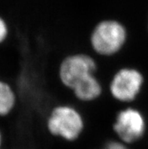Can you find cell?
<instances>
[{
	"mask_svg": "<svg viewBox=\"0 0 148 149\" xmlns=\"http://www.w3.org/2000/svg\"><path fill=\"white\" fill-rule=\"evenodd\" d=\"M129 30L124 23L107 17L98 21L89 36L92 54L100 58H110L118 55L127 45Z\"/></svg>",
	"mask_w": 148,
	"mask_h": 149,
	"instance_id": "1",
	"label": "cell"
},
{
	"mask_svg": "<svg viewBox=\"0 0 148 149\" xmlns=\"http://www.w3.org/2000/svg\"><path fill=\"white\" fill-rule=\"evenodd\" d=\"M45 128L54 138L74 142L85 129V119L78 104L59 103L51 108L45 117Z\"/></svg>",
	"mask_w": 148,
	"mask_h": 149,
	"instance_id": "2",
	"label": "cell"
},
{
	"mask_svg": "<svg viewBox=\"0 0 148 149\" xmlns=\"http://www.w3.org/2000/svg\"><path fill=\"white\" fill-rule=\"evenodd\" d=\"M146 85V76L139 68L122 66L111 76L107 92L122 105L133 104L142 94Z\"/></svg>",
	"mask_w": 148,
	"mask_h": 149,
	"instance_id": "3",
	"label": "cell"
},
{
	"mask_svg": "<svg viewBox=\"0 0 148 149\" xmlns=\"http://www.w3.org/2000/svg\"><path fill=\"white\" fill-rule=\"evenodd\" d=\"M148 130V119L145 113L135 104L122 105L113 123L116 138L129 146L145 138Z\"/></svg>",
	"mask_w": 148,
	"mask_h": 149,
	"instance_id": "4",
	"label": "cell"
},
{
	"mask_svg": "<svg viewBox=\"0 0 148 149\" xmlns=\"http://www.w3.org/2000/svg\"><path fill=\"white\" fill-rule=\"evenodd\" d=\"M98 58L88 52H78L67 55L60 61L58 77L65 88L71 90L76 84L91 74H97Z\"/></svg>",
	"mask_w": 148,
	"mask_h": 149,
	"instance_id": "5",
	"label": "cell"
},
{
	"mask_svg": "<svg viewBox=\"0 0 148 149\" xmlns=\"http://www.w3.org/2000/svg\"><path fill=\"white\" fill-rule=\"evenodd\" d=\"M106 90L103 81L94 74L76 84L70 91L77 104H88L99 99Z\"/></svg>",
	"mask_w": 148,
	"mask_h": 149,
	"instance_id": "6",
	"label": "cell"
},
{
	"mask_svg": "<svg viewBox=\"0 0 148 149\" xmlns=\"http://www.w3.org/2000/svg\"><path fill=\"white\" fill-rule=\"evenodd\" d=\"M17 102L18 96L14 86L7 80L0 79V118L11 115Z\"/></svg>",
	"mask_w": 148,
	"mask_h": 149,
	"instance_id": "7",
	"label": "cell"
},
{
	"mask_svg": "<svg viewBox=\"0 0 148 149\" xmlns=\"http://www.w3.org/2000/svg\"><path fill=\"white\" fill-rule=\"evenodd\" d=\"M11 33L9 23L8 22L7 19L0 15V46L6 43L8 39L9 38Z\"/></svg>",
	"mask_w": 148,
	"mask_h": 149,
	"instance_id": "8",
	"label": "cell"
},
{
	"mask_svg": "<svg viewBox=\"0 0 148 149\" xmlns=\"http://www.w3.org/2000/svg\"><path fill=\"white\" fill-rule=\"evenodd\" d=\"M103 149H129V146L116 137H113L105 141Z\"/></svg>",
	"mask_w": 148,
	"mask_h": 149,
	"instance_id": "9",
	"label": "cell"
},
{
	"mask_svg": "<svg viewBox=\"0 0 148 149\" xmlns=\"http://www.w3.org/2000/svg\"><path fill=\"white\" fill-rule=\"evenodd\" d=\"M4 145H5V137L2 129L0 127V149H2Z\"/></svg>",
	"mask_w": 148,
	"mask_h": 149,
	"instance_id": "10",
	"label": "cell"
},
{
	"mask_svg": "<svg viewBox=\"0 0 148 149\" xmlns=\"http://www.w3.org/2000/svg\"><path fill=\"white\" fill-rule=\"evenodd\" d=\"M147 30L148 33V16H147Z\"/></svg>",
	"mask_w": 148,
	"mask_h": 149,
	"instance_id": "11",
	"label": "cell"
},
{
	"mask_svg": "<svg viewBox=\"0 0 148 149\" xmlns=\"http://www.w3.org/2000/svg\"><path fill=\"white\" fill-rule=\"evenodd\" d=\"M2 149H3V148H2Z\"/></svg>",
	"mask_w": 148,
	"mask_h": 149,
	"instance_id": "12",
	"label": "cell"
}]
</instances>
